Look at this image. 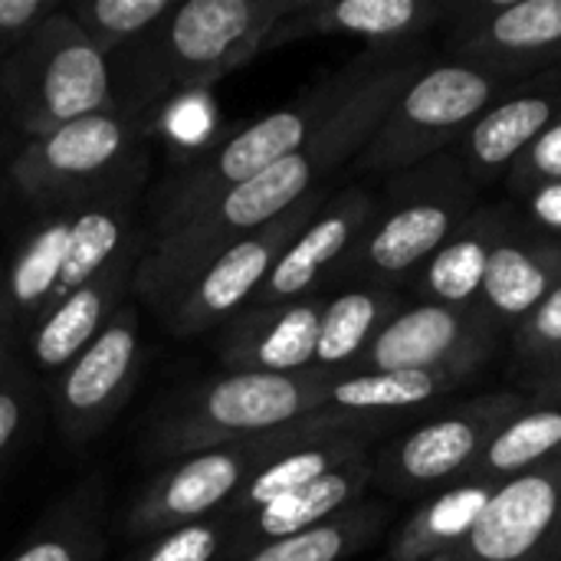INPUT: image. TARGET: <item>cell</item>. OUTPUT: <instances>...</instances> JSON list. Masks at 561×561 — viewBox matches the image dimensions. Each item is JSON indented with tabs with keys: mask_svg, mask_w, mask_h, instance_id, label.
I'll list each match as a JSON object with an SVG mask.
<instances>
[{
	"mask_svg": "<svg viewBox=\"0 0 561 561\" xmlns=\"http://www.w3.org/2000/svg\"><path fill=\"white\" fill-rule=\"evenodd\" d=\"M424 72L421 59H375L342 108L316 131V138L250 178L247 184L227 191L210 207L184 220L181 227L158 233L151 253L138 263L131 286L161 312L174 302L224 250L243 237L270 227L312 194H322V181L332 178L348 158H358L401 92Z\"/></svg>",
	"mask_w": 561,
	"mask_h": 561,
	"instance_id": "1",
	"label": "cell"
},
{
	"mask_svg": "<svg viewBox=\"0 0 561 561\" xmlns=\"http://www.w3.org/2000/svg\"><path fill=\"white\" fill-rule=\"evenodd\" d=\"M335 378L339 375L325 371H230L197 388L171 417H164L151 437V450L191 457L286 431L325 408Z\"/></svg>",
	"mask_w": 561,
	"mask_h": 561,
	"instance_id": "2",
	"label": "cell"
},
{
	"mask_svg": "<svg viewBox=\"0 0 561 561\" xmlns=\"http://www.w3.org/2000/svg\"><path fill=\"white\" fill-rule=\"evenodd\" d=\"M306 0H187L151 30L145 82L154 89L201 92L263 53L266 36Z\"/></svg>",
	"mask_w": 561,
	"mask_h": 561,
	"instance_id": "3",
	"label": "cell"
},
{
	"mask_svg": "<svg viewBox=\"0 0 561 561\" xmlns=\"http://www.w3.org/2000/svg\"><path fill=\"white\" fill-rule=\"evenodd\" d=\"M368 66L371 62L365 59V62L352 66L348 72L332 76L329 82L309 89L289 108L270 112V115L256 118L253 125H247L243 131H237L233 138H227L204 164H194L168 191V201L161 207L158 233H168V230L181 227L184 220H191L194 214L210 207L227 191L247 184L250 178L263 174L276 161L302 151L316 138V131L342 108V102L352 95V89L358 85V79L365 76Z\"/></svg>",
	"mask_w": 561,
	"mask_h": 561,
	"instance_id": "4",
	"label": "cell"
},
{
	"mask_svg": "<svg viewBox=\"0 0 561 561\" xmlns=\"http://www.w3.org/2000/svg\"><path fill=\"white\" fill-rule=\"evenodd\" d=\"M7 92L23 131L43 138L59 125L112 108L108 59L72 16L49 13L13 53Z\"/></svg>",
	"mask_w": 561,
	"mask_h": 561,
	"instance_id": "5",
	"label": "cell"
},
{
	"mask_svg": "<svg viewBox=\"0 0 561 561\" xmlns=\"http://www.w3.org/2000/svg\"><path fill=\"white\" fill-rule=\"evenodd\" d=\"M503 82V76L470 59L427 66L391 105L358 154V168L388 174L434 158L493 105Z\"/></svg>",
	"mask_w": 561,
	"mask_h": 561,
	"instance_id": "6",
	"label": "cell"
},
{
	"mask_svg": "<svg viewBox=\"0 0 561 561\" xmlns=\"http://www.w3.org/2000/svg\"><path fill=\"white\" fill-rule=\"evenodd\" d=\"M332 421H335L332 411H319L286 431L184 457L181 463L154 477L151 486L138 496V503L125 519V533L158 539L164 533L204 523L207 513H214L230 496H237L270 460L302 444L316 431L329 427Z\"/></svg>",
	"mask_w": 561,
	"mask_h": 561,
	"instance_id": "7",
	"label": "cell"
},
{
	"mask_svg": "<svg viewBox=\"0 0 561 561\" xmlns=\"http://www.w3.org/2000/svg\"><path fill=\"white\" fill-rule=\"evenodd\" d=\"M473 187L467 168L440 161L431 174L408 178L391 187V201L375 217L355 250L362 270L375 276H401L431 260L470 220Z\"/></svg>",
	"mask_w": 561,
	"mask_h": 561,
	"instance_id": "8",
	"label": "cell"
},
{
	"mask_svg": "<svg viewBox=\"0 0 561 561\" xmlns=\"http://www.w3.org/2000/svg\"><path fill=\"white\" fill-rule=\"evenodd\" d=\"M322 207H325V191L312 194L309 201H302L299 207H293L270 227L224 250L174 302L161 309L164 325L174 335L191 339L237 316L243 306H250V299L260 293V286L273 273L276 260L293 247V240L316 220Z\"/></svg>",
	"mask_w": 561,
	"mask_h": 561,
	"instance_id": "9",
	"label": "cell"
},
{
	"mask_svg": "<svg viewBox=\"0 0 561 561\" xmlns=\"http://www.w3.org/2000/svg\"><path fill=\"white\" fill-rule=\"evenodd\" d=\"M523 411L516 394H486L463 408L427 421L424 427L401 437L375 467V480L394 493H421L440 483L460 486L470 467L480 460L493 434Z\"/></svg>",
	"mask_w": 561,
	"mask_h": 561,
	"instance_id": "10",
	"label": "cell"
},
{
	"mask_svg": "<svg viewBox=\"0 0 561 561\" xmlns=\"http://www.w3.org/2000/svg\"><path fill=\"white\" fill-rule=\"evenodd\" d=\"M561 549V454L500 483L467 536L437 561H556Z\"/></svg>",
	"mask_w": 561,
	"mask_h": 561,
	"instance_id": "11",
	"label": "cell"
},
{
	"mask_svg": "<svg viewBox=\"0 0 561 561\" xmlns=\"http://www.w3.org/2000/svg\"><path fill=\"white\" fill-rule=\"evenodd\" d=\"M490 352V329L473 306L421 302L401 309L371 339L352 375L378 371H450L473 375Z\"/></svg>",
	"mask_w": 561,
	"mask_h": 561,
	"instance_id": "12",
	"label": "cell"
},
{
	"mask_svg": "<svg viewBox=\"0 0 561 561\" xmlns=\"http://www.w3.org/2000/svg\"><path fill=\"white\" fill-rule=\"evenodd\" d=\"M131 135V122L105 108L33 138V145L16 154L10 174L16 187L36 201L69 197L122 164Z\"/></svg>",
	"mask_w": 561,
	"mask_h": 561,
	"instance_id": "13",
	"label": "cell"
},
{
	"mask_svg": "<svg viewBox=\"0 0 561 561\" xmlns=\"http://www.w3.org/2000/svg\"><path fill=\"white\" fill-rule=\"evenodd\" d=\"M460 53L516 82L536 69L561 62V0H513L457 7Z\"/></svg>",
	"mask_w": 561,
	"mask_h": 561,
	"instance_id": "14",
	"label": "cell"
},
{
	"mask_svg": "<svg viewBox=\"0 0 561 561\" xmlns=\"http://www.w3.org/2000/svg\"><path fill=\"white\" fill-rule=\"evenodd\" d=\"M138 309L122 302L99 339L66 368L56 391V417L69 440L95 434L128 398L138 371Z\"/></svg>",
	"mask_w": 561,
	"mask_h": 561,
	"instance_id": "15",
	"label": "cell"
},
{
	"mask_svg": "<svg viewBox=\"0 0 561 561\" xmlns=\"http://www.w3.org/2000/svg\"><path fill=\"white\" fill-rule=\"evenodd\" d=\"M371 217H375V201L368 191L362 187L342 191L316 214V220L276 260L273 273L266 276V283L260 286V293L250 299L243 312H263V309L309 299L329 270L342 266V260H352V253L362 247Z\"/></svg>",
	"mask_w": 561,
	"mask_h": 561,
	"instance_id": "16",
	"label": "cell"
},
{
	"mask_svg": "<svg viewBox=\"0 0 561 561\" xmlns=\"http://www.w3.org/2000/svg\"><path fill=\"white\" fill-rule=\"evenodd\" d=\"M444 13H450V7L431 0H306L266 36L263 53L309 36H358L385 49H398L408 36L427 30Z\"/></svg>",
	"mask_w": 561,
	"mask_h": 561,
	"instance_id": "17",
	"label": "cell"
},
{
	"mask_svg": "<svg viewBox=\"0 0 561 561\" xmlns=\"http://www.w3.org/2000/svg\"><path fill=\"white\" fill-rule=\"evenodd\" d=\"M322 312L325 299H299L263 312H243L233 332L224 339V362L237 371H312Z\"/></svg>",
	"mask_w": 561,
	"mask_h": 561,
	"instance_id": "18",
	"label": "cell"
},
{
	"mask_svg": "<svg viewBox=\"0 0 561 561\" xmlns=\"http://www.w3.org/2000/svg\"><path fill=\"white\" fill-rule=\"evenodd\" d=\"M131 276H135L131 256L118 253L95 279H89L82 289L69 293L62 302L49 309V316L33 329V342H30L39 371L59 375L99 339V332L122 306Z\"/></svg>",
	"mask_w": 561,
	"mask_h": 561,
	"instance_id": "19",
	"label": "cell"
},
{
	"mask_svg": "<svg viewBox=\"0 0 561 561\" xmlns=\"http://www.w3.org/2000/svg\"><path fill=\"white\" fill-rule=\"evenodd\" d=\"M368 417H348V414H335V421L322 431H316L312 437H306L302 444L289 447L286 454H279L276 460H270L233 500V513L237 516H250L329 473H335L339 467H348L355 460L365 457L368 450V434L358 427Z\"/></svg>",
	"mask_w": 561,
	"mask_h": 561,
	"instance_id": "20",
	"label": "cell"
},
{
	"mask_svg": "<svg viewBox=\"0 0 561 561\" xmlns=\"http://www.w3.org/2000/svg\"><path fill=\"white\" fill-rule=\"evenodd\" d=\"M561 115V85L519 92L490 105L467 128V174L473 181H493L510 171L539 135Z\"/></svg>",
	"mask_w": 561,
	"mask_h": 561,
	"instance_id": "21",
	"label": "cell"
},
{
	"mask_svg": "<svg viewBox=\"0 0 561 561\" xmlns=\"http://www.w3.org/2000/svg\"><path fill=\"white\" fill-rule=\"evenodd\" d=\"M556 286H561V237L546 230L536 237H496L480 289L490 312L506 322H523Z\"/></svg>",
	"mask_w": 561,
	"mask_h": 561,
	"instance_id": "22",
	"label": "cell"
},
{
	"mask_svg": "<svg viewBox=\"0 0 561 561\" xmlns=\"http://www.w3.org/2000/svg\"><path fill=\"white\" fill-rule=\"evenodd\" d=\"M375 480V467L368 463V457L339 467L335 473L256 510L247 516V523L237 529V552H253L266 542L286 539V536H299L306 529H316L329 519H335L339 513H345L348 506H355L365 493V486Z\"/></svg>",
	"mask_w": 561,
	"mask_h": 561,
	"instance_id": "23",
	"label": "cell"
},
{
	"mask_svg": "<svg viewBox=\"0 0 561 561\" xmlns=\"http://www.w3.org/2000/svg\"><path fill=\"white\" fill-rule=\"evenodd\" d=\"M561 454V408L536 404L533 411H519L510 424H503L460 486H490L523 477L546 460Z\"/></svg>",
	"mask_w": 561,
	"mask_h": 561,
	"instance_id": "24",
	"label": "cell"
},
{
	"mask_svg": "<svg viewBox=\"0 0 561 561\" xmlns=\"http://www.w3.org/2000/svg\"><path fill=\"white\" fill-rule=\"evenodd\" d=\"M398 296L371 286V289H348L325 302L319 345H316V365L312 371L339 375L345 365H355L362 352L371 345V339L385 329L388 319H394Z\"/></svg>",
	"mask_w": 561,
	"mask_h": 561,
	"instance_id": "25",
	"label": "cell"
},
{
	"mask_svg": "<svg viewBox=\"0 0 561 561\" xmlns=\"http://www.w3.org/2000/svg\"><path fill=\"white\" fill-rule=\"evenodd\" d=\"M463 375L450 371H378V375H339L329 388L325 408L332 414L368 417L381 411H408L440 398L460 385Z\"/></svg>",
	"mask_w": 561,
	"mask_h": 561,
	"instance_id": "26",
	"label": "cell"
},
{
	"mask_svg": "<svg viewBox=\"0 0 561 561\" xmlns=\"http://www.w3.org/2000/svg\"><path fill=\"white\" fill-rule=\"evenodd\" d=\"M69 227H72V217L49 220L16 253V263H13L10 283H7V306H3L7 319L33 325V329L46 319L62 263H66Z\"/></svg>",
	"mask_w": 561,
	"mask_h": 561,
	"instance_id": "27",
	"label": "cell"
},
{
	"mask_svg": "<svg viewBox=\"0 0 561 561\" xmlns=\"http://www.w3.org/2000/svg\"><path fill=\"white\" fill-rule=\"evenodd\" d=\"M500 233H503L500 217L493 214L463 224L460 233L427 260V270L421 276V293H427L431 302L470 306V299L483 289L490 250Z\"/></svg>",
	"mask_w": 561,
	"mask_h": 561,
	"instance_id": "28",
	"label": "cell"
},
{
	"mask_svg": "<svg viewBox=\"0 0 561 561\" xmlns=\"http://www.w3.org/2000/svg\"><path fill=\"white\" fill-rule=\"evenodd\" d=\"M490 493V486H450L444 496L424 503L394 536L391 559L437 561L447 556L467 536Z\"/></svg>",
	"mask_w": 561,
	"mask_h": 561,
	"instance_id": "29",
	"label": "cell"
},
{
	"mask_svg": "<svg viewBox=\"0 0 561 561\" xmlns=\"http://www.w3.org/2000/svg\"><path fill=\"white\" fill-rule=\"evenodd\" d=\"M381 523H385V513L378 506L355 503L316 529L266 542V546L243 552L230 561H342L355 549H362L381 529Z\"/></svg>",
	"mask_w": 561,
	"mask_h": 561,
	"instance_id": "30",
	"label": "cell"
},
{
	"mask_svg": "<svg viewBox=\"0 0 561 561\" xmlns=\"http://www.w3.org/2000/svg\"><path fill=\"white\" fill-rule=\"evenodd\" d=\"M122 240H125V217L112 207H92V210L72 217L66 263H62V273H59V283L53 293V306L62 302L69 293L82 289L89 279H95L122 253Z\"/></svg>",
	"mask_w": 561,
	"mask_h": 561,
	"instance_id": "31",
	"label": "cell"
},
{
	"mask_svg": "<svg viewBox=\"0 0 561 561\" xmlns=\"http://www.w3.org/2000/svg\"><path fill=\"white\" fill-rule=\"evenodd\" d=\"M171 10V0H92L76 7L72 20L108 56V49H118L125 39L151 33Z\"/></svg>",
	"mask_w": 561,
	"mask_h": 561,
	"instance_id": "32",
	"label": "cell"
},
{
	"mask_svg": "<svg viewBox=\"0 0 561 561\" xmlns=\"http://www.w3.org/2000/svg\"><path fill=\"white\" fill-rule=\"evenodd\" d=\"M99 533L89 513L72 510L43 533H36L10 561H92L99 556Z\"/></svg>",
	"mask_w": 561,
	"mask_h": 561,
	"instance_id": "33",
	"label": "cell"
},
{
	"mask_svg": "<svg viewBox=\"0 0 561 561\" xmlns=\"http://www.w3.org/2000/svg\"><path fill=\"white\" fill-rule=\"evenodd\" d=\"M224 549V529L217 523H194L174 533H164L131 561H217Z\"/></svg>",
	"mask_w": 561,
	"mask_h": 561,
	"instance_id": "34",
	"label": "cell"
},
{
	"mask_svg": "<svg viewBox=\"0 0 561 561\" xmlns=\"http://www.w3.org/2000/svg\"><path fill=\"white\" fill-rule=\"evenodd\" d=\"M516 352L533 365L561 355V286H556L546 302L526 316L516 329Z\"/></svg>",
	"mask_w": 561,
	"mask_h": 561,
	"instance_id": "35",
	"label": "cell"
},
{
	"mask_svg": "<svg viewBox=\"0 0 561 561\" xmlns=\"http://www.w3.org/2000/svg\"><path fill=\"white\" fill-rule=\"evenodd\" d=\"M561 181V115L539 135V141L510 168V184L533 194L536 187Z\"/></svg>",
	"mask_w": 561,
	"mask_h": 561,
	"instance_id": "36",
	"label": "cell"
},
{
	"mask_svg": "<svg viewBox=\"0 0 561 561\" xmlns=\"http://www.w3.org/2000/svg\"><path fill=\"white\" fill-rule=\"evenodd\" d=\"M53 13L46 0H0V36H26Z\"/></svg>",
	"mask_w": 561,
	"mask_h": 561,
	"instance_id": "37",
	"label": "cell"
},
{
	"mask_svg": "<svg viewBox=\"0 0 561 561\" xmlns=\"http://www.w3.org/2000/svg\"><path fill=\"white\" fill-rule=\"evenodd\" d=\"M529 391L546 408L561 404V355L533 365V371H529Z\"/></svg>",
	"mask_w": 561,
	"mask_h": 561,
	"instance_id": "38",
	"label": "cell"
},
{
	"mask_svg": "<svg viewBox=\"0 0 561 561\" xmlns=\"http://www.w3.org/2000/svg\"><path fill=\"white\" fill-rule=\"evenodd\" d=\"M529 210H533V217L546 227V233L561 237V181L559 184L536 187V191L529 194Z\"/></svg>",
	"mask_w": 561,
	"mask_h": 561,
	"instance_id": "39",
	"label": "cell"
},
{
	"mask_svg": "<svg viewBox=\"0 0 561 561\" xmlns=\"http://www.w3.org/2000/svg\"><path fill=\"white\" fill-rule=\"evenodd\" d=\"M20 424H23V398H20V388L0 385V457L13 444Z\"/></svg>",
	"mask_w": 561,
	"mask_h": 561,
	"instance_id": "40",
	"label": "cell"
},
{
	"mask_svg": "<svg viewBox=\"0 0 561 561\" xmlns=\"http://www.w3.org/2000/svg\"><path fill=\"white\" fill-rule=\"evenodd\" d=\"M556 561H561V549H559V556H556Z\"/></svg>",
	"mask_w": 561,
	"mask_h": 561,
	"instance_id": "41",
	"label": "cell"
}]
</instances>
